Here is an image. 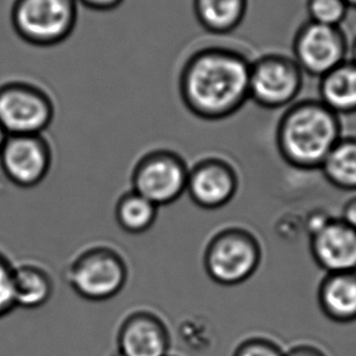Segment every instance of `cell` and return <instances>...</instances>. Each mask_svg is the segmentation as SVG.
<instances>
[{"label": "cell", "instance_id": "cell-1", "mask_svg": "<svg viewBox=\"0 0 356 356\" xmlns=\"http://www.w3.org/2000/svg\"><path fill=\"white\" fill-rule=\"evenodd\" d=\"M250 61L237 50L201 49L180 71L181 102L201 120H227L250 102Z\"/></svg>", "mask_w": 356, "mask_h": 356}, {"label": "cell", "instance_id": "cell-2", "mask_svg": "<svg viewBox=\"0 0 356 356\" xmlns=\"http://www.w3.org/2000/svg\"><path fill=\"white\" fill-rule=\"evenodd\" d=\"M341 116L316 99L287 107L276 128V146L286 163L299 170L320 169L342 138Z\"/></svg>", "mask_w": 356, "mask_h": 356}, {"label": "cell", "instance_id": "cell-3", "mask_svg": "<svg viewBox=\"0 0 356 356\" xmlns=\"http://www.w3.org/2000/svg\"><path fill=\"white\" fill-rule=\"evenodd\" d=\"M263 259L261 243L245 227H230L214 234L206 245L203 265L209 279L220 286H237L250 280Z\"/></svg>", "mask_w": 356, "mask_h": 356}, {"label": "cell", "instance_id": "cell-4", "mask_svg": "<svg viewBox=\"0 0 356 356\" xmlns=\"http://www.w3.org/2000/svg\"><path fill=\"white\" fill-rule=\"evenodd\" d=\"M123 255L108 245H92L76 255L65 273L68 286L92 302L116 297L128 281Z\"/></svg>", "mask_w": 356, "mask_h": 356}, {"label": "cell", "instance_id": "cell-5", "mask_svg": "<svg viewBox=\"0 0 356 356\" xmlns=\"http://www.w3.org/2000/svg\"><path fill=\"white\" fill-rule=\"evenodd\" d=\"M54 118V99L38 83L22 78L0 83V124L8 134H44Z\"/></svg>", "mask_w": 356, "mask_h": 356}, {"label": "cell", "instance_id": "cell-6", "mask_svg": "<svg viewBox=\"0 0 356 356\" xmlns=\"http://www.w3.org/2000/svg\"><path fill=\"white\" fill-rule=\"evenodd\" d=\"M77 4V0H15L11 24L26 43L54 47L72 34Z\"/></svg>", "mask_w": 356, "mask_h": 356}, {"label": "cell", "instance_id": "cell-7", "mask_svg": "<svg viewBox=\"0 0 356 356\" xmlns=\"http://www.w3.org/2000/svg\"><path fill=\"white\" fill-rule=\"evenodd\" d=\"M188 169L185 159L174 151H149L135 163L131 172V190L157 207H165L186 193Z\"/></svg>", "mask_w": 356, "mask_h": 356}, {"label": "cell", "instance_id": "cell-8", "mask_svg": "<svg viewBox=\"0 0 356 356\" xmlns=\"http://www.w3.org/2000/svg\"><path fill=\"white\" fill-rule=\"evenodd\" d=\"M303 77L293 58L264 55L250 63V100L266 110L289 107L302 92Z\"/></svg>", "mask_w": 356, "mask_h": 356}, {"label": "cell", "instance_id": "cell-9", "mask_svg": "<svg viewBox=\"0 0 356 356\" xmlns=\"http://www.w3.org/2000/svg\"><path fill=\"white\" fill-rule=\"evenodd\" d=\"M53 161V147L44 134L8 135L0 151L1 172L10 183L21 188L43 183Z\"/></svg>", "mask_w": 356, "mask_h": 356}, {"label": "cell", "instance_id": "cell-10", "mask_svg": "<svg viewBox=\"0 0 356 356\" xmlns=\"http://www.w3.org/2000/svg\"><path fill=\"white\" fill-rule=\"evenodd\" d=\"M348 42L342 29L309 21L296 34L293 58L304 74L321 78L348 60Z\"/></svg>", "mask_w": 356, "mask_h": 356}, {"label": "cell", "instance_id": "cell-11", "mask_svg": "<svg viewBox=\"0 0 356 356\" xmlns=\"http://www.w3.org/2000/svg\"><path fill=\"white\" fill-rule=\"evenodd\" d=\"M240 179L227 159L206 157L188 169L186 193L197 207L216 211L225 207L236 196Z\"/></svg>", "mask_w": 356, "mask_h": 356}, {"label": "cell", "instance_id": "cell-12", "mask_svg": "<svg viewBox=\"0 0 356 356\" xmlns=\"http://www.w3.org/2000/svg\"><path fill=\"white\" fill-rule=\"evenodd\" d=\"M309 236L314 261L326 274L356 270V230L341 218H330Z\"/></svg>", "mask_w": 356, "mask_h": 356}, {"label": "cell", "instance_id": "cell-13", "mask_svg": "<svg viewBox=\"0 0 356 356\" xmlns=\"http://www.w3.org/2000/svg\"><path fill=\"white\" fill-rule=\"evenodd\" d=\"M117 344L120 356H168L170 334L159 315L139 310L120 323Z\"/></svg>", "mask_w": 356, "mask_h": 356}, {"label": "cell", "instance_id": "cell-14", "mask_svg": "<svg viewBox=\"0 0 356 356\" xmlns=\"http://www.w3.org/2000/svg\"><path fill=\"white\" fill-rule=\"evenodd\" d=\"M318 307L333 323L356 321V270L330 273L318 289Z\"/></svg>", "mask_w": 356, "mask_h": 356}, {"label": "cell", "instance_id": "cell-15", "mask_svg": "<svg viewBox=\"0 0 356 356\" xmlns=\"http://www.w3.org/2000/svg\"><path fill=\"white\" fill-rule=\"evenodd\" d=\"M14 299L16 308L39 309L50 302L55 292V281L43 264L34 260L15 263Z\"/></svg>", "mask_w": 356, "mask_h": 356}, {"label": "cell", "instance_id": "cell-16", "mask_svg": "<svg viewBox=\"0 0 356 356\" xmlns=\"http://www.w3.org/2000/svg\"><path fill=\"white\" fill-rule=\"evenodd\" d=\"M318 100L338 116L356 113V63L346 60L318 78Z\"/></svg>", "mask_w": 356, "mask_h": 356}, {"label": "cell", "instance_id": "cell-17", "mask_svg": "<svg viewBox=\"0 0 356 356\" xmlns=\"http://www.w3.org/2000/svg\"><path fill=\"white\" fill-rule=\"evenodd\" d=\"M248 0H193L198 24L209 33L227 34L245 19Z\"/></svg>", "mask_w": 356, "mask_h": 356}, {"label": "cell", "instance_id": "cell-18", "mask_svg": "<svg viewBox=\"0 0 356 356\" xmlns=\"http://www.w3.org/2000/svg\"><path fill=\"white\" fill-rule=\"evenodd\" d=\"M320 170L333 188L356 191V135H342Z\"/></svg>", "mask_w": 356, "mask_h": 356}, {"label": "cell", "instance_id": "cell-19", "mask_svg": "<svg viewBox=\"0 0 356 356\" xmlns=\"http://www.w3.org/2000/svg\"><path fill=\"white\" fill-rule=\"evenodd\" d=\"M159 216V207L130 190L123 193L116 203L115 217L118 227L130 235H141L154 227Z\"/></svg>", "mask_w": 356, "mask_h": 356}, {"label": "cell", "instance_id": "cell-20", "mask_svg": "<svg viewBox=\"0 0 356 356\" xmlns=\"http://www.w3.org/2000/svg\"><path fill=\"white\" fill-rule=\"evenodd\" d=\"M350 6L344 0H308L307 9L312 22L339 27Z\"/></svg>", "mask_w": 356, "mask_h": 356}, {"label": "cell", "instance_id": "cell-21", "mask_svg": "<svg viewBox=\"0 0 356 356\" xmlns=\"http://www.w3.org/2000/svg\"><path fill=\"white\" fill-rule=\"evenodd\" d=\"M14 261L0 250V318L11 313L16 305L14 299Z\"/></svg>", "mask_w": 356, "mask_h": 356}, {"label": "cell", "instance_id": "cell-22", "mask_svg": "<svg viewBox=\"0 0 356 356\" xmlns=\"http://www.w3.org/2000/svg\"><path fill=\"white\" fill-rule=\"evenodd\" d=\"M234 356H286V352L277 343L254 337L241 343Z\"/></svg>", "mask_w": 356, "mask_h": 356}, {"label": "cell", "instance_id": "cell-23", "mask_svg": "<svg viewBox=\"0 0 356 356\" xmlns=\"http://www.w3.org/2000/svg\"><path fill=\"white\" fill-rule=\"evenodd\" d=\"M286 356H328L326 353L323 352L321 348H318L315 344H309V343H303L291 348L289 350L286 352Z\"/></svg>", "mask_w": 356, "mask_h": 356}, {"label": "cell", "instance_id": "cell-24", "mask_svg": "<svg viewBox=\"0 0 356 356\" xmlns=\"http://www.w3.org/2000/svg\"><path fill=\"white\" fill-rule=\"evenodd\" d=\"M123 0H77V3L87 6L89 9L97 10V11H110L116 9L117 6L122 4Z\"/></svg>", "mask_w": 356, "mask_h": 356}, {"label": "cell", "instance_id": "cell-25", "mask_svg": "<svg viewBox=\"0 0 356 356\" xmlns=\"http://www.w3.org/2000/svg\"><path fill=\"white\" fill-rule=\"evenodd\" d=\"M339 218L356 230V196L349 198L347 202L344 203Z\"/></svg>", "mask_w": 356, "mask_h": 356}, {"label": "cell", "instance_id": "cell-26", "mask_svg": "<svg viewBox=\"0 0 356 356\" xmlns=\"http://www.w3.org/2000/svg\"><path fill=\"white\" fill-rule=\"evenodd\" d=\"M8 135L9 134L5 131L4 128L0 124V151H1L3 146H4L5 140L8 138Z\"/></svg>", "mask_w": 356, "mask_h": 356}, {"label": "cell", "instance_id": "cell-27", "mask_svg": "<svg viewBox=\"0 0 356 356\" xmlns=\"http://www.w3.org/2000/svg\"><path fill=\"white\" fill-rule=\"evenodd\" d=\"M352 60L353 63H356V39L355 42H354V44H353L352 47Z\"/></svg>", "mask_w": 356, "mask_h": 356}, {"label": "cell", "instance_id": "cell-28", "mask_svg": "<svg viewBox=\"0 0 356 356\" xmlns=\"http://www.w3.org/2000/svg\"><path fill=\"white\" fill-rule=\"evenodd\" d=\"M349 6H355L356 8V0H344Z\"/></svg>", "mask_w": 356, "mask_h": 356}, {"label": "cell", "instance_id": "cell-29", "mask_svg": "<svg viewBox=\"0 0 356 356\" xmlns=\"http://www.w3.org/2000/svg\"><path fill=\"white\" fill-rule=\"evenodd\" d=\"M168 356H174V355H168Z\"/></svg>", "mask_w": 356, "mask_h": 356}]
</instances>
